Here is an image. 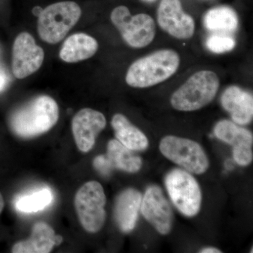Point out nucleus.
Wrapping results in <instances>:
<instances>
[{
    "label": "nucleus",
    "instance_id": "nucleus-1",
    "mask_svg": "<svg viewBox=\"0 0 253 253\" xmlns=\"http://www.w3.org/2000/svg\"><path fill=\"white\" fill-rule=\"evenodd\" d=\"M59 117L56 101L47 95H41L14 111L9 123L16 136L31 139L50 130Z\"/></svg>",
    "mask_w": 253,
    "mask_h": 253
},
{
    "label": "nucleus",
    "instance_id": "nucleus-2",
    "mask_svg": "<svg viewBox=\"0 0 253 253\" xmlns=\"http://www.w3.org/2000/svg\"><path fill=\"white\" fill-rule=\"evenodd\" d=\"M180 58L175 51L161 49L136 60L129 66L126 81L134 88L156 85L169 79L177 71Z\"/></svg>",
    "mask_w": 253,
    "mask_h": 253
},
{
    "label": "nucleus",
    "instance_id": "nucleus-3",
    "mask_svg": "<svg viewBox=\"0 0 253 253\" xmlns=\"http://www.w3.org/2000/svg\"><path fill=\"white\" fill-rule=\"evenodd\" d=\"M219 87V79L215 73L199 71L174 91L171 97V104L178 111H197L214 99Z\"/></svg>",
    "mask_w": 253,
    "mask_h": 253
},
{
    "label": "nucleus",
    "instance_id": "nucleus-4",
    "mask_svg": "<svg viewBox=\"0 0 253 253\" xmlns=\"http://www.w3.org/2000/svg\"><path fill=\"white\" fill-rule=\"evenodd\" d=\"M81 15V6L75 1H59L49 5L38 18L40 38L49 44L59 42L76 26Z\"/></svg>",
    "mask_w": 253,
    "mask_h": 253
},
{
    "label": "nucleus",
    "instance_id": "nucleus-5",
    "mask_svg": "<svg viewBox=\"0 0 253 253\" xmlns=\"http://www.w3.org/2000/svg\"><path fill=\"white\" fill-rule=\"evenodd\" d=\"M75 208L81 225L89 233L101 230L106 220V198L103 186L98 181L85 183L75 197Z\"/></svg>",
    "mask_w": 253,
    "mask_h": 253
},
{
    "label": "nucleus",
    "instance_id": "nucleus-6",
    "mask_svg": "<svg viewBox=\"0 0 253 253\" xmlns=\"http://www.w3.org/2000/svg\"><path fill=\"white\" fill-rule=\"evenodd\" d=\"M111 20L123 40L133 48H143L149 45L156 36L154 18L146 14L131 16L126 6H118L113 10Z\"/></svg>",
    "mask_w": 253,
    "mask_h": 253
},
{
    "label": "nucleus",
    "instance_id": "nucleus-7",
    "mask_svg": "<svg viewBox=\"0 0 253 253\" xmlns=\"http://www.w3.org/2000/svg\"><path fill=\"white\" fill-rule=\"evenodd\" d=\"M165 157L187 172L201 174L209 168V160L201 145L196 141L175 136H167L160 143Z\"/></svg>",
    "mask_w": 253,
    "mask_h": 253
},
{
    "label": "nucleus",
    "instance_id": "nucleus-8",
    "mask_svg": "<svg viewBox=\"0 0 253 253\" xmlns=\"http://www.w3.org/2000/svg\"><path fill=\"white\" fill-rule=\"evenodd\" d=\"M166 189L176 208L186 217H194L201 209V189L187 171L174 169L166 177Z\"/></svg>",
    "mask_w": 253,
    "mask_h": 253
},
{
    "label": "nucleus",
    "instance_id": "nucleus-9",
    "mask_svg": "<svg viewBox=\"0 0 253 253\" xmlns=\"http://www.w3.org/2000/svg\"><path fill=\"white\" fill-rule=\"evenodd\" d=\"M44 59V49L37 44L30 33L23 32L18 35L13 45L11 61L15 78L23 79L36 73L41 68Z\"/></svg>",
    "mask_w": 253,
    "mask_h": 253
},
{
    "label": "nucleus",
    "instance_id": "nucleus-10",
    "mask_svg": "<svg viewBox=\"0 0 253 253\" xmlns=\"http://www.w3.org/2000/svg\"><path fill=\"white\" fill-rule=\"evenodd\" d=\"M157 17L160 27L171 36L186 40L194 36V18L183 11L180 0H162Z\"/></svg>",
    "mask_w": 253,
    "mask_h": 253
},
{
    "label": "nucleus",
    "instance_id": "nucleus-11",
    "mask_svg": "<svg viewBox=\"0 0 253 253\" xmlns=\"http://www.w3.org/2000/svg\"><path fill=\"white\" fill-rule=\"evenodd\" d=\"M214 134L219 140L232 146L233 156L238 164L246 166L252 163L253 136L251 131L235 123L223 120L214 126Z\"/></svg>",
    "mask_w": 253,
    "mask_h": 253
},
{
    "label": "nucleus",
    "instance_id": "nucleus-12",
    "mask_svg": "<svg viewBox=\"0 0 253 253\" xmlns=\"http://www.w3.org/2000/svg\"><path fill=\"white\" fill-rule=\"evenodd\" d=\"M140 209L145 219L160 234H169L172 229L173 213L161 188L154 185L146 189Z\"/></svg>",
    "mask_w": 253,
    "mask_h": 253
},
{
    "label": "nucleus",
    "instance_id": "nucleus-13",
    "mask_svg": "<svg viewBox=\"0 0 253 253\" xmlns=\"http://www.w3.org/2000/svg\"><path fill=\"white\" fill-rule=\"evenodd\" d=\"M106 126V118L99 111L88 108L78 111L72 121L73 136L78 149L83 153L90 151L96 136Z\"/></svg>",
    "mask_w": 253,
    "mask_h": 253
},
{
    "label": "nucleus",
    "instance_id": "nucleus-14",
    "mask_svg": "<svg viewBox=\"0 0 253 253\" xmlns=\"http://www.w3.org/2000/svg\"><path fill=\"white\" fill-rule=\"evenodd\" d=\"M221 103L236 124L245 126L252 121L253 97L251 93L239 86H231L221 95Z\"/></svg>",
    "mask_w": 253,
    "mask_h": 253
},
{
    "label": "nucleus",
    "instance_id": "nucleus-15",
    "mask_svg": "<svg viewBox=\"0 0 253 253\" xmlns=\"http://www.w3.org/2000/svg\"><path fill=\"white\" fill-rule=\"evenodd\" d=\"M62 236L56 235L54 229L44 222H38L32 229L31 237L13 246L14 253H49L55 246L63 242Z\"/></svg>",
    "mask_w": 253,
    "mask_h": 253
},
{
    "label": "nucleus",
    "instance_id": "nucleus-16",
    "mask_svg": "<svg viewBox=\"0 0 253 253\" xmlns=\"http://www.w3.org/2000/svg\"><path fill=\"white\" fill-rule=\"evenodd\" d=\"M141 200V193L134 189L124 190L116 198L114 217L118 227L123 233L131 232L135 227Z\"/></svg>",
    "mask_w": 253,
    "mask_h": 253
},
{
    "label": "nucleus",
    "instance_id": "nucleus-17",
    "mask_svg": "<svg viewBox=\"0 0 253 253\" xmlns=\"http://www.w3.org/2000/svg\"><path fill=\"white\" fill-rule=\"evenodd\" d=\"M99 44L93 37L85 33H76L68 37L59 51V57L66 63H78L94 56Z\"/></svg>",
    "mask_w": 253,
    "mask_h": 253
},
{
    "label": "nucleus",
    "instance_id": "nucleus-18",
    "mask_svg": "<svg viewBox=\"0 0 253 253\" xmlns=\"http://www.w3.org/2000/svg\"><path fill=\"white\" fill-rule=\"evenodd\" d=\"M111 126L117 140L131 151H144L149 146V141L144 133L123 114L114 115Z\"/></svg>",
    "mask_w": 253,
    "mask_h": 253
},
{
    "label": "nucleus",
    "instance_id": "nucleus-19",
    "mask_svg": "<svg viewBox=\"0 0 253 253\" xmlns=\"http://www.w3.org/2000/svg\"><path fill=\"white\" fill-rule=\"evenodd\" d=\"M106 156L113 168H117L125 172H137L142 166L141 158L135 156L131 152V150L126 148L117 139L109 141Z\"/></svg>",
    "mask_w": 253,
    "mask_h": 253
},
{
    "label": "nucleus",
    "instance_id": "nucleus-20",
    "mask_svg": "<svg viewBox=\"0 0 253 253\" xmlns=\"http://www.w3.org/2000/svg\"><path fill=\"white\" fill-rule=\"evenodd\" d=\"M204 25L211 31L234 32L239 27V18L232 8L219 6L207 11L204 16Z\"/></svg>",
    "mask_w": 253,
    "mask_h": 253
},
{
    "label": "nucleus",
    "instance_id": "nucleus-21",
    "mask_svg": "<svg viewBox=\"0 0 253 253\" xmlns=\"http://www.w3.org/2000/svg\"><path fill=\"white\" fill-rule=\"evenodd\" d=\"M53 194L49 188L39 190L16 200L15 208L21 212L31 213L42 211L52 202Z\"/></svg>",
    "mask_w": 253,
    "mask_h": 253
},
{
    "label": "nucleus",
    "instance_id": "nucleus-22",
    "mask_svg": "<svg viewBox=\"0 0 253 253\" xmlns=\"http://www.w3.org/2000/svg\"><path fill=\"white\" fill-rule=\"evenodd\" d=\"M206 46L210 51L215 54L227 52L235 47V40L225 34H214L208 37Z\"/></svg>",
    "mask_w": 253,
    "mask_h": 253
},
{
    "label": "nucleus",
    "instance_id": "nucleus-23",
    "mask_svg": "<svg viewBox=\"0 0 253 253\" xmlns=\"http://www.w3.org/2000/svg\"><path fill=\"white\" fill-rule=\"evenodd\" d=\"M93 166L98 172L104 176L109 175L110 172L113 169L107 156L103 155L94 158Z\"/></svg>",
    "mask_w": 253,
    "mask_h": 253
},
{
    "label": "nucleus",
    "instance_id": "nucleus-24",
    "mask_svg": "<svg viewBox=\"0 0 253 253\" xmlns=\"http://www.w3.org/2000/svg\"><path fill=\"white\" fill-rule=\"evenodd\" d=\"M10 83V76L6 68L0 65V93L6 89Z\"/></svg>",
    "mask_w": 253,
    "mask_h": 253
},
{
    "label": "nucleus",
    "instance_id": "nucleus-25",
    "mask_svg": "<svg viewBox=\"0 0 253 253\" xmlns=\"http://www.w3.org/2000/svg\"><path fill=\"white\" fill-rule=\"evenodd\" d=\"M201 253H221V251L215 248L210 247L201 250Z\"/></svg>",
    "mask_w": 253,
    "mask_h": 253
},
{
    "label": "nucleus",
    "instance_id": "nucleus-26",
    "mask_svg": "<svg viewBox=\"0 0 253 253\" xmlns=\"http://www.w3.org/2000/svg\"><path fill=\"white\" fill-rule=\"evenodd\" d=\"M4 207V201L3 199L2 195L0 193V214L2 212L3 209Z\"/></svg>",
    "mask_w": 253,
    "mask_h": 253
},
{
    "label": "nucleus",
    "instance_id": "nucleus-27",
    "mask_svg": "<svg viewBox=\"0 0 253 253\" xmlns=\"http://www.w3.org/2000/svg\"><path fill=\"white\" fill-rule=\"evenodd\" d=\"M143 1H147V2H153V1H156V0H143Z\"/></svg>",
    "mask_w": 253,
    "mask_h": 253
}]
</instances>
